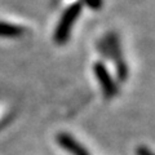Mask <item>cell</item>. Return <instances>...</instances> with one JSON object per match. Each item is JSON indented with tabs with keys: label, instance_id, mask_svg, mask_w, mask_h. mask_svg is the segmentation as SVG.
<instances>
[{
	"label": "cell",
	"instance_id": "6da1fadb",
	"mask_svg": "<svg viewBox=\"0 0 155 155\" xmlns=\"http://www.w3.org/2000/svg\"><path fill=\"white\" fill-rule=\"evenodd\" d=\"M80 13H81L80 3H74L65 9V12L62 13L60 21L57 23L56 31H54V41L57 44L62 45L69 40L71 30L76 23V19L79 18Z\"/></svg>",
	"mask_w": 155,
	"mask_h": 155
},
{
	"label": "cell",
	"instance_id": "7a4b0ae2",
	"mask_svg": "<svg viewBox=\"0 0 155 155\" xmlns=\"http://www.w3.org/2000/svg\"><path fill=\"white\" fill-rule=\"evenodd\" d=\"M93 71H94L97 80H98V83H100L101 89L104 91V94L107 97V98H113L114 96H116L118 87H116L113 76L110 75L109 70L106 69V66L104 64H101V62H97L93 66Z\"/></svg>",
	"mask_w": 155,
	"mask_h": 155
},
{
	"label": "cell",
	"instance_id": "3957f363",
	"mask_svg": "<svg viewBox=\"0 0 155 155\" xmlns=\"http://www.w3.org/2000/svg\"><path fill=\"white\" fill-rule=\"evenodd\" d=\"M57 142L60 143L61 147H64L71 155H89V153L87 151V149L80 142H78L69 133H58Z\"/></svg>",
	"mask_w": 155,
	"mask_h": 155
},
{
	"label": "cell",
	"instance_id": "277c9868",
	"mask_svg": "<svg viewBox=\"0 0 155 155\" xmlns=\"http://www.w3.org/2000/svg\"><path fill=\"white\" fill-rule=\"evenodd\" d=\"M25 28L14 23L0 21V38H19L23 35Z\"/></svg>",
	"mask_w": 155,
	"mask_h": 155
},
{
	"label": "cell",
	"instance_id": "5b68a950",
	"mask_svg": "<svg viewBox=\"0 0 155 155\" xmlns=\"http://www.w3.org/2000/svg\"><path fill=\"white\" fill-rule=\"evenodd\" d=\"M137 154H138V155H153V153L150 151L147 147H140V149L137 150Z\"/></svg>",
	"mask_w": 155,
	"mask_h": 155
}]
</instances>
